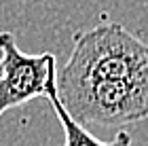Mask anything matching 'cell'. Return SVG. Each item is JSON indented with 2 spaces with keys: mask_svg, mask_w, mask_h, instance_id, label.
Wrapping results in <instances>:
<instances>
[{
  "mask_svg": "<svg viewBox=\"0 0 148 146\" xmlns=\"http://www.w3.org/2000/svg\"><path fill=\"white\" fill-rule=\"evenodd\" d=\"M57 81H148L146 42L121 23H102L78 32L68 62L57 70Z\"/></svg>",
  "mask_w": 148,
  "mask_h": 146,
  "instance_id": "obj_1",
  "label": "cell"
},
{
  "mask_svg": "<svg viewBox=\"0 0 148 146\" xmlns=\"http://www.w3.org/2000/svg\"><path fill=\"white\" fill-rule=\"evenodd\" d=\"M57 59L53 53L28 55L11 32H0V117L55 89Z\"/></svg>",
  "mask_w": 148,
  "mask_h": 146,
  "instance_id": "obj_2",
  "label": "cell"
},
{
  "mask_svg": "<svg viewBox=\"0 0 148 146\" xmlns=\"http://www.w3.org/2000/svg\"><path fill=\"white\" fill-rule=\"evenodd\" d=\"M47 99L51 102L57 121L62 123V129H64V136H66L64 146H131V136L127 134V131H123V129H121L119 134L112 138V140H106V142H104V140H97V138L93 136L89 129L83 127V125H78V123L68 114V112L64 110V106L59 104V99H57V95H55V89L47 95Z\"/></svg>",
  "mask_w": 148,
  "mask_h": 146,
  "instance_id": "obj_3",
  "label": "cell"
}]
</instances>
